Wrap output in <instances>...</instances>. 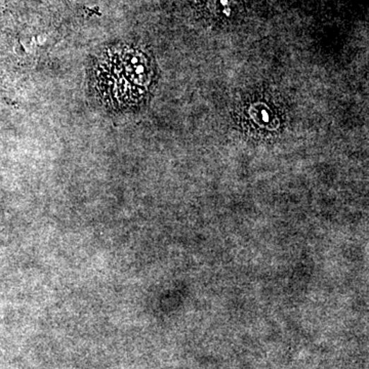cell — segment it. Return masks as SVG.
I'll return each mask as SVG.
<instances>
[{
  "label": "cell",
  "mask_w": 369,
  "mask_h": 369,
  "mask_svg": "<svg viewBox=\"0 0 369 369\" xmlns=\"http://www.w3.org/2000/svg\"><path fill=\"white\" fill-rule=\"evenodd\" d=\"M150 80L151 66L146 54L128 45L105 49L92 67L95 92L104 104L116 110L141 101Z\"/></svg>",
  "instance_id": "cell-1"
}]
</instances>
